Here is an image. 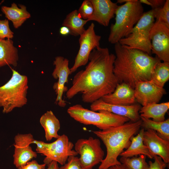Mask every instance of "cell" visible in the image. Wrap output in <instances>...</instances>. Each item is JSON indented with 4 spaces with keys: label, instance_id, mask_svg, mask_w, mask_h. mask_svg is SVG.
<instances>
[{
    "label": "cell",
    "instance_id": "1",
    "mask_svg": "<svg viewBox=\"0 0 169 169\" xmlns=\"http://www.w3.org/2000/svg\"><path fill=\"white\" fill-rule=\"evenodd\" d=\"M115 58L107 48L94 49L85 69L74 76L66 97L70 99L80 93L84 102L91 104L114 92L119 83L113 71Z\"/></svg>",
    "mask_w": 169,
    "mask_h": 169
},
{
    "label": "cell",
    "instance_id": "2",
    "mask_svg": "<svg viewBox=\"0 0 169 169\" xmlns=\"http://www.w3.org/2000/svg\"><path fill=\"white\" fill-rule=\"evenodd\" d=\"M114 49V73L119 83H125L133 89L137 83L151 80L156 65L161 61L156 56L119 42L115 44Z\"/></svg>",
    "mask_w": 169,
    "mask_h": 169
},
{
    "label": "cell",
    "instance_id": "3",
    "mask_svg": "<svg viewBox=\"0 0 169 169\" xmlns=\"http://www.w3.org/2000/svg\"><path fill=\"white\" fill-rule=\"evenodd\" d=\"M142 121L126 122L121 125L103 130L94 131L93 133L103 141L106 149L105 158L98 169H107L116 165L121 164L118 157L129 146L131 138L140 129Z\"/></svg>",
    "mask_w": 169,
    "mask_h": 169
},
{
    "label": "cell",
    "instance_id": "4",
    "mask_svg": "<svg viewBox=\"0 0 169 169\" xmlns=\"http://www.w3.org/2000/svg\"><path fill=\"white\" fill-rule=\"evenodd\" d=\"M143 13V7L138 0H129L118 6L115 13V23L110 26L108 41L115 44L126 37Z\"/></svg>",
    "mask_w": 169,
    "mask_h": 169
},
{
    "label": "cell",
    "instance_id": "5",
    "mask_svg": "<svg viewBox=\"0 0 169 169\" xmlns=\"http://www.w3.org/2000/svg\"><path fill=\"white\" fill-rule=\"evenodd\" d=\"M11 69V78L0 86V107L4 113H9L15 108L22 107L27 102L28 77Z\"/></svg>",
    "mask_w": 169,
    "mask_h": 169
},
{
    "label": "cell",
    "instance_id": "6",
    "mask_svg": "<svg viewBox=\"0 0 169 169\" xmlns=\"http://www.w3.org/2000/svg\"><path fill=\"white\" fill-rule=\"evenodd\" d=\"M94 111L84 108L80 104L69 107L67 112L74 120L85 125H92L100 130L116 126L128 122L127 118L105 110Z\"/></svg>",
    "mask_w": 169,
    "mask_h": 169
},
{
    "label": "cell",
    "instance_id": "7",
    "mask_svg": "<svg viewBox=\"0 0 169 169\" xmlns=\"http://www.w3.org/2000/svg\"><path fill=\"white\" fill-rule=\"evenodd\" d=\"M155 22L153 9L144 13L129 34L121 39L119 43L150 55L151 48L150 33Z\"/></svg>",
    "mask_w": 169,
    "mask_h": 169
},
{
    "label": "cell",
    "instance_id": "8",
    "mask_svg": "<svg viewBox=\"0 0 169 169\" xmlns=\"http://www.w3.org/2000/svg\"><path fill=\"white\" fill-rule=\"evenodd\" d=\"M75 151L80 156L79 161L83 169H92L104 159V152L98 139L90 137L78 139L75 144Z\"/></svg>",
    "mask_w": 169,
    "mask_h": 169
},
{
    "label": "cell",
    "instance_id": "9",
    "mask_svg": "<svg viewBox=\"0 0 169 169\" xmlns=\"http://www.w3.org/2000/svg\"><path fill=\"white\" fill-rule=\"evenodd\" d=\"M79 36V48L74 65L70 69L71 74L79 67L86 65L89 61L91 52L94 49L100 47L101 37L96 34L94 23H91Z\"/></svg>",
    "mask_w": 169,
    "mask_h": 169
},
{
    "label": "cell",
    "instance_id": "10",
    "mask_svg": "<svg viewBox=\"0 0 169 169\" xmlns=\"http://www.w3.org/2000/svg\"><path fill=\"white\" fill-rule=\"evenodd\" d=\"M151 53L159 60L169 62V27L155 20L150 31Z\"/></svg>",
    "mask_w": 169,
    "mask_h": 169
},
{
    "label": "cell",
    "instance_id": "11",
    "mask_svg": "<svg viewBox=\"0 0 169 169\" xmlns=\"http://www.w3.org/2000/svg\"><path fill=\"white\" fill-rule=\"evenodd\" d=\"M74 145L69 140L65 135L60 136L55 141L49 143L47 151L44 155V163L46 166L53 161L61 165L67 162L68 158L72 156H76L78 154L73 149Z\"/></svg>",
    "mask_w": 169,
    "mask_h": 169
},
{
    "label": "cell",
    "instance_id": "12",
    "mask_svg": "<svg viewBox=\"0 0 169 169\" xmlns=\"http://www.w3.org/2000/svg\"><path fill=\"white\" fill-rule=\"evenodd\" d=\"M68 59L61 56L56 57L53 63L55 68L52 75L54 79H58L53 86L57 95L55 102L61 107H65L66 104L62 99V96L64 92L68 90L65 84L68 82L69 76L71 74Z\"/></svg>",
    "mask_w": 169,
    "mask_h": 169
},
{
    "label": "cell",
    "instance_id": "13",
    "mask_svg": "<svg viewBox=\"0 0 169 169\" xmlns=\"http://www.w3.org/2000/svg\"><path fill=\"white\" fill-rule=\"evenodd\" d=\"M35 139L31 133L18 134L14 137L13 164L16 168L23 165L37 157V152L30 146Z\"/></svg>",
    "mask_w": 169,
    "mask_h": 169
},
{
    "label": "cell",
    "instance_id": "14",
    "mask_svg": "<svg viewBox=\"0 0 169 169\" xmlns=\"http://www.w3.org/2000/svg\"><path fill=\"white\" fill-rule=\"evenodd\" d=\"M139 105L134 104L129 105L111 104L104 102L101 99L91 103L90 110L94 111L106 110L115 114L128 118L132 122H136L140 119Z\"/></svg>",
    "mask_w": 169,
    "mask_h": 169
},
{
    "label": "cell",
    "instance_id": "15",
    "mask_svg": "<svg viewBox=\"0 0 169 169\" xmlns=\"http://www.w3.org/2000/svg\"><path fill=\"white\" fill-rule=\"evenodd\" d=\"M134 90L136 101L143 106L151 103H158L166 94L163 88L158 87L149 81L137 83Z\"/></svg>",
    "mask_w": 169,
    "mask_h": 169
},
{
    "label": "cell",
    "instance_id": "16",
    "mask_svg": "<svg viewBox=\"0 0 169 169\" xmlns=\"http://www.w3.org/2000/svg\"><path fill=\"white\" fill-rule=\"evenodd\" d=\"M143 141L151 153L160 156L166 163H169V141L161 137L154 130L148 129L144 132Z\"/></svg>",
    "mask_w": 169,
    "mask_h": 169
},
{
    "label": "cell",
    "instance_id": "17",
    "mask_svg": "<svg viewBox=\"0 0 169 169\" xmlns=\"http://www.w3.org/2000/svg\"><path fill=\"white\" fill-rule=\"evenodd\" d=\"M94 12L88 21H94L105 27L108 26L114 16L118 6L117 3L110 0H90Z\"/></svg>",
    "mask_w": 169,
    "mask_h": 169
},
{
    "label": "cell",
    "instance_id": "18",
    "mask_svg": "<svg viewBox=\"0 0 169 169\" xmlns=\"http://www.w3.org/2000/svg\"><path fill=\"white\" fill-rule=\"evenodd\" d=\"M101 99L106 103L121 105H132L136 101L134 89L124 83H119L114 92Z\"/></svg>",
    "mask_w": 169,
    "mask_h": 169
},
{
    "label": "cell",
    "instance_id": "19",
    "mask_svg": "<svg viewBox=\"0 0 169 169\" xmlns=\"http://www.w3.org/2000/svg\"><path fill=\"white\" fill-rule=\"evenodd\" d=\"M19 8L13 3L10 7L2 6L1 10L8 20L11 21L15 28H18L28 19L31 17L30 13L27 10L26 7L22 4H19Z\"/></svg>",
    "mask_w": 169,
    "mask_h": 169
},
{
    "label": "cell",
    "instance_id": "20",
    "mask_svg": "<svg viewBox=\"0 0 169 169\" xmlns=\"http://www.w3.org/2000/svg\"><path fill=\"white\" fill-rule=\"evenodd\" d=\"M144 131L145 130L143 128L136 136H133L131 138L130 145L125 151L120 154V156L128 157L143 155L150 159H153L154 155L150 152L143 143V136Z\"/></svg>",
    "mask_w": 169,
    "mask_h": 169
},
{
    "label": "cell",
    "instance_id": "21",
    "mask_svg": "<svg viewBox=\"0 0 169 169\" xmlns=\"http://www.w3.org/2000/svg\"><path fill=\"white\" fill-rule=\"evenodd\" d=\"M18 60V50L12 39H0V67L7 65L16 67Z\"/></svg>",
    "mask_w": 169,
    "mask_h": 169
},
{
    "label": "cell",
    "instance_id": "22",
    "mask_svg": "<svg viewBox=\"0 0 169 169\" xmlns=\"http://www.w3.org/2000/svg\"><path fill=\"white\" fill-rule=\"evenodd\" d=\"M39 122L45 131V138L48 141L60 136L58 132L60 127V122L51 110L47 111L41 117Z\"/></svg>",
    "mask_w": 169,
    "mask_h": 169
},
{
    "label": "cell",
    "instance_id": "23",
    "mask_svg": "<svg viewBox=\"0 0 169 169\" xmlns=\"http://www.w3.org/2000/svg\"><path fill=\"white\" fill-rule=\"evenodd\" d=\"M169 109V102L158 104L153 103L146 105L141 107L139 112L140 116L157 122L165 120V115Z\"/></svg>",
    "mask_w": 169,
    "mask_h": 169
},
{
    "label": "cell",
    "instance_id": "24",
    "mask_svg": "<svg viewBox=\"0 0 169 169\" xmlns=\"http://www.w3.org/2000/svg\"><path fill=\"white\" fill-rule=\"evenodd\" d=\"M88 22L82 19L79 15L78 10H74L67 15L62 24L68 28L70 34L77 36H80L85 30L84 26Z\"/></svg>",
    "mask_w": 169,
    "mask_h": 169
},
{
    "label": "cell",
    "instance_id": "25",
    "mask_svg": "<svg viewBox=\"0 0 169 169\" xmlns=\"http://www.w3.org/2000/svg\"><path fill=\"white\" fill-rule=\"evenodd\" d=\"M141 126L146 130H154L163 139L169 141V119L161 122L154 121L150 119L140 116Z\"/></svg>",
    "mask_w": 169,
    "mask_h": 169
},
{
    "label": "cell",
    "instance_id": "26",
    "mask_svg": "<svg viewBox=\"0 0 169 169\" xmlns=\"http://www.w3.org/2000/svg\"><path fill=\"white\" fill-rule=\"evenodd\" d=\"M169 79V62L161 61L156 65L151 80V83L160 88Z\"/></svg>",
    "mask_w": 169,
    "mask_h": 169
},
{
    "label": "cell",
    "instance_id": "27",
    "mask_svg": "<svg viewBox=\"0 0 169 169\" xmlns=\"http://www.w3.org/2000/svg\"><path fill=\"white\" fill-rule=\"evenodd\" d=\"M146 156L139 155V156H121L120 161L125 169H148L149 165L146 161Z\"/></svg>",
    "mask_w": 169,
    "mask_h": 169
},
{
    "label": "cell",
    "instance_id": "28",
    "mask_svg": "<svg viewBox=\"0 0 169 169\" xmlns=\"http://www.w3.org/2000/svg\"><path fill=\"white\" fill-rule=\"evenodd\" d=\"M152 9L155 20L159 21L169 27V0H166L162 7Z\"/></svg>",
    "mask_w": 169,
    "mask_h": 169
},
{
    "label": "cell",
    "instance_id": "29",
    "mask_svg": "<svg viewBox=\"0 0 169 169\" xmlns=\"http://www.w3.org/2000/svg\"><path fill=\"white\" fill-rule=\"evenodd\" d=\"M78 12L81 18L88 21L94 12V7L90 0H84L78 10Z\"/></svg>",
    "mask_w": 169,
    "mask_h": 169
},
{
    "label": "cell",
    "instance_id": "30",
    "mask_svg": "<svg viewBox=\"0 0 169 169\" xmlns=\"http://www.w3.org/2000/svg\"><path fill=\"white\" fill-rule=\"evenodd\" d=\"M13 34L10 28L8 20L7 19L0 20V39H12Z\"/></svg>",
    "mask_w": 169,
    "mask_h": 169
},
{
    "label": "cell",
    "instance_id": "31",
    "mask_svg": "<svg viewBox=\"0 0 169 169\" xmlns=\"http://www.w3.org/2000/svg\"><path fill=\"white\" fill-rule=\"evenodd\" d=\"M64 165L59 169H83L80 163L79 158L75 156L69 157Z\"/></svg>",
    "mask_w": 169,
    "mask_h": 169
},
{
    "label": "cell",
    "instance_id": "32",
    "mask_svg": "<svg viewBox=\"0 0 169 169\" xmlns=\"http://www.w3.org/2000/svg\"><path fill=\"white\" fill-rule=\"evenodd\" d=\"M153 159L154 162H148V169H165L167 166V164L164 162L160 156L154 155Z\"/></svg>",
    "mask_w": 169,
    "mask_h": 169
},
{
    "label": "cell",
    "instance_id": "33",
    "mask_svg": "<svg viewBox=\"0 0 169 169\" xmlns=\"http://www.w3.org/2000/svg\"><path fill=\"white\" fill-rule=\"evenodd\" d=\"M46 165L44 164H39L35 160L30 161L25 165L21 166L17 169H45Z\"/></svg>",
    "mask_w": 169,
    "mask_h": 169
},
{
    "label": "cell",
    "instance_id": "34",
    "mask_svg": "<svg viewBox=\"0 0 169 169\" xmlns=\"http://www.w3.org/2000/svg\"><path fill=\"white\" fill-rule=\"evenodd\" d=\"M33 144L36 145V150L37 152L44 156L47 151L49 143L34 140Z\"/></svg>",
    "mask_w": 169,
    "mask_h": 169
},
{
    "label": "cell",
    "instance_id": "35",
    "mask_svg": "<svg viewBox=\"0 0 169 169\" xmlns=\"http://www.w3.org/2000/svg\"><path fill=\"white\" fill-rule=\"evenodd\" d=\"M151 3L152 9L161 8L164 5L165 0H149Z\"/></svg>",
    "mask_w": 169,
    "mask_h": 169
},
{
    "label": "cell",
    "instance_id": "36",
    "mask_svg": "<svg viewBox=\"0 0 169 169\" xmlns=\"http://www.w3.org/2000/svg\"><path fill=\"white\" fill-rule=\"evenodd\" d=\"M59 33L62 35L66 36L70 34V31L67 27L62 26L59 29Z\"/></svg>",
    "mask_w": 169,
    "mask_h": 169
},
{
    "label": "cell",
    "instance_id": "37",
    "mask_svg": "<svg viewBox=\"0 0 169 169\" xmlns=\"http://www.w3.org/2000/svg\"><path fill=\"white\" fill-rule=\"evenodd\" d=\"M47 168L45 169H59L58 163L55 161H53L47 165Z\"/></svg>",
    "mask_w": 169,
    "mask_h": 169
},
{
    "label": "cell",
    "instance_id": "38",
    "mask_svg": "<svg viewBox=\"0 0 169 169\" xmlns=\"http://www.w3.org/2000/svg\"><path fill=\"white\" fill-rule=\"evenodd\" d=\"M107 169H125V168L123 165L121 164L112 166Z\"/></svg>",
    "mask_w": 169,
    "mask_h": 169
},
{
    "label": "cell",
    "instance_id": "39",
    "mask_svg": "<svg viewBox=\"0 0 169 169\" xmlns=\"http://www.w3.org/2000/svg\"><path fill=\"white\" fill-rule=\"evenodd\" d=\"M140 2L142 3H144L146 5L151 6V3L149 0H139Z\"/></svg>",
    "mask_w": 169,
    "mask_h": 169
},
{
    "label": "cell",
    "instance_id": "40",
    "mask_svg": "<svg viewBox=\"0 0 169 169\" xmlns=\"http://www.w3.org/2000/svg\"><path fill=\"white\" fill-rule=\"evenodd\" d=\"M129 0H117V3H125L128 2Z\"/></svg>",
    "mask_w": 169,
    "mask_h": 169
},
{
    "label": "cell",
    "instance_id": "41",
    "mask_svg": "<svg viewBox=\"0 0 169 169\" xmlns=\"http://www.w3.org/2000/svg\"><path fill=\"white\" fill-rule=\"evenodd\" d=\"M4 2V0L2 1L0 3V6Z\"/></svg>",
    "mask_w": 169,
    "mask_h": 169
}]
</instances>
